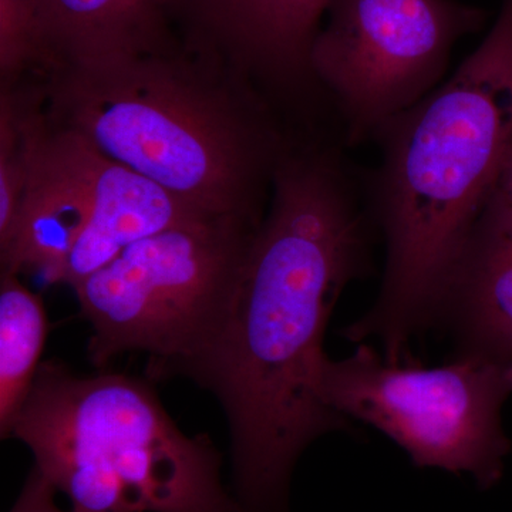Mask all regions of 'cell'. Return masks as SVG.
<instances>
[{
	"instance_id": "277c9868",
	"label": "cell",
	"mask_w": 512,
	"mask_h": 512,
	"mask_svg": "<svg viewBox=\"0 0 512 512\" xmlns=\"http://www.w3.org/2000/svg\"><path fill=\"white\" fill-rule=\"evenodd\" d=\"M153 383L123 373L76 375L47 360L9 439L29 447L73 512H242L222 484L211 437L187 436Z\"/></svg>"
},
{
	"instance_id": "5bb4252c",
	"label": "cell",
	"mask_w": 512,
	"mask_h": 512,
	"mask_svg": "<svg viewBox=\"0 0 512 512\" xmlns=\"http://www.w3.org/2000/svg\"><path fill=\"white\" fill-rule=\"evenodd\" d=\"M47 127L45 82L0 86V248L18 220L37 144Z\"/></svg>"
},
{
	"instance_id": "7c38bea8",
	"label": "cell",
	"mask_w": 512,
	"mask_h": 512,
	"mask_svg": "<svg viewBox=\"0 0 512 512\" xmlns=\"http://www.w3.org/2000/svg\"><path fill=\"white\" fill-rule=\"evenodd\" d=\"M463 352L512 359V234L476 229L448 293Z\"/></svg>"
},
{
	"instance_id": "ac0fdd59",
	"label": "cell",
	"mask_w": 512,
	"mask_h": 512,
	"mask_svg": "<svg viewBox=\"0 0 512 512\" xmlns=\"http://www.w3.org/2000/svg\"><path fill=\"white\" fill-rule=\"evenodd\" d=\"M224 0H180L181 35L195 42L214 19Z\"/></svg>"
},
{
	"instance_id": "3957f363",
	"label": "cell",
	"mask_w": 512,
	"mask_h": 512,
	"mask_svg": "<svg viewBox=\"0 0 512 512\" xmlns=\"http://www.w3.org/2000/svg\"><path fill=\"white\" fill-rule=\"evenodd\" d=\"M47 120L205 215L262 220L292 137L217 56L173 45L43 79Z\"/></svg>"
},
{
	"instance_id": "5b68a950",
	"label": "cell",
	"mask_w": 512,
	"mask_h": 512,
	"mask_svg": "<svg viewBox=\"0 0 512 512\" xmlns=\"http://www.w3.org/2000/svg\"><path fill=\"white\" fill-rule=\"evenodd\" d=\"M262 220L210 215L174 225L77 282L92 326L90 362L103 369L124 353H146L148 379H167L227 308Z\"/></svg>"
},
{
	"instance_id": "7a4b0ae2",
	"label": "cell",
	"mask_w": 512,
	"mask_h": 512,
	"mask_svg": "<svg viewBox=\"0 0 512 512\" xmlns=\"http://www.w3.org/2000/svg\"><path fill=\"white\" fill-rule=\"evenodd\" d=\"M373 140V218L386 268L376 302L343 336L382 343L392 362L443 318L485 205L512 154V0L456 73Z\"/></svg>"
},
{
	"instance_id": "e0dca14e",
	"label": "cell",
	"mask_w": 512,
	"mask_h": 512,
	"mask_svg": "<svg viewBox=\"0 0 512 512\" xmlns=\"http://www.w3.org/2000/svg\"><path fill=\"white\" fill-rule=\"evenodd\" d=\"M57 493L59 491L56 490L55 485L50 483L36 467H33L18 501L10 512H73L72 510L64 511L57 505Z\"/></svg>"
},
{
	"instance_id": "52a82bcc",
	"label": "cell",
	"mask_w": 512,
	"mask_h": 512,
	"mask_svg": "<svg viewBox=\"0 0 512 512\" xmlns=\"http://www.w3.org/2000/svg\"><path fill=\"white\" fill-rule=\"evenodd\" d=\"M488 16L457 0H332L311 69L346 141L372 140L439 87L454 45L483 29Z\"/></svg>"
},
{
	"instance_id": "8992f818",
	"label": "cell",
	"mask_w": 512,
	"mask_h": 512,
	"mask_svg": "<svg viewBox=\"0 0 512 512\" xmlns=\"http://www.w3.org/2000/svg\"><path fill=\"white\" fill-rule=\"evenodd\" d=\"M319 393L333 412L399 444L416 467L471 474L483 490L503 477L511 443L501 410L512 394V359L466 352L423 367L357 343L345 359L326 357Z\"/></svg>"
},
{
	"instance_id": "8fae6325",
	"label": "cell",
	"mask_w": 512,
	"mask_h": 512,
	"mask_svg": "<svg viewBox=\"0 0 512 512\" xmlns=\"http://www.w3.org/2000/svg\"><path fill=\"white\" fill-rule=\"evenodd\" d=\"M77 141L83 150L93 211L89 227L64 266L59 284L73 288L134 242L195 218L210 217L143 175L107 160Z\"/></svg>"
},
{
	"instance_id": "9c48e42d",
	"label": "cell",
	"mask_w": 512,
	"mask_h": 512,
	"mask_svg": "<svg viewBox=\"0 0 512 512\" xmlns=\"http://www.w3.org/2000/svg\"><path fill=\"white\" fill-rule=\"evenodd\" d=\"M93 202L79 141L50 126L37 144L15 228L0 248L2 271L39 274L59 284L92 218Z\"/></svg>"
},
{
	"instance_id": "4fadbf2b",
	"label": "cell",
	"mask_w": 512,
	"mask_h": 512,
	"mask_svg": "<svg viewBox=\"0 0 512 512\" xmlns=\"http://www.w3.org/2000/svg\"><path fill=\"white\" fill-rule=\"evenodd\" d=\"M49 323L42 298L19 281L0 275V436L9 439L13 421L35 382Z\"/></svg>"
},
{
	"instance_id": "30bf717a",
	"label": "cell",
	"mask_w": 512,
	"mask_h": 512,
	"mask_svg": "<svg viewBox=\"0 0 512 512\" xmlns=\"http://www.w3.org/2000/svg\"><path fill=\"white\" fill-rule=\"evenodd\" d=\"M49 74L156 52L180 40V0H35Z\"/></svg>"
},
{
	"instance_id": "2e32d148",
	"label": "cell",
	"mask_w": 512,
	"mask_h": 512,
	"mask_svg": "<svg viewBox=\"0 0 512 512\" xmlns=\"http://www.w3.org/2000/svg\"><path fill=\"white\" fill-rule=\"evenodd\" d=\"M476 229L512 234V154L485 205Z\"/></svg>"
},
{
	"instance_id": "9a60e30c",
	"label": "cell",
	"mask_w": 512,
	"mask_h": 512,
	"mask_svg": "<svg viewBox=\"0 0 512 512\" xmlns=\"http://www.w3.org/2000/svg\"><path fill=\"white\" fill-rule=\"evenodd\" d=\"M50 70L45 33L35 0H0V86Z\"/></svg>"
},
{
	"instance_id": "ba28073f",
	"label": "cell",
	"mask_w": 512,
	"mask_h": 512,
	"mask_svg": "<svg viewBox=\"0 0 512 512\" xmlns=\"http://www.w3.org/2000/svg\"><path fill=\"white\" fill-rule=\"evenodd\" d=\"M330 2L224 0L191 45L220 57L271 103H302L320 90L312 74L311 52Z\"/></svg>"
},
{
	"instance_id": "6da1fadb",
	"label": "cell",
	"mask_w": 512,
	"mask_h": 512,
	"mask_svg": "<svg viewBox=\"0 0 512 512\" xmlns=\"http://www.w3.org/2000/svg\"><path fill=\"white\" fill-rule=\"evenodd\" d=\"M370 220L338 150L293 140L276 165L231 301L168 373L220 402L231 436V491L242 512H289L303 451L326 434L350 431L320 397L323 339L340 295L369 269Z\"/></svg>"
}]
</instances>
